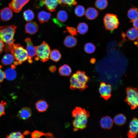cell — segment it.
Listing matches in <instances>:
<instances>
[{
	"instance_id": "13",
	"label": "cell",
	"mask_w": 138,
	"mask_h": 138,
	"mask_svg": "<svg viewBox=\"0 0 138 138\" xmlns=\"http://www.w3.org/2000/svg\"><path fill=\"white\" fill-rule=\"evenodd\" d=\"M40 3V6L45 5L47 9L51 12L55 11L58 3L61 4L60 0H41Z\"/></svg>"
},
{
	"instance_id": "46",
	"label": "cell",
	"mask_w": 138,
	"mask_h": 138,
	"mask_svg": "<svg viewBox=\"0 0 138 138\" xmlns=\"http://www.w3.org/2000/svg\"></svg>"
},
{
	"instance_id": "31",
	"label": "cell",
	"mask_w": 138,
	"mask_h": 138,
	"mask_svg": "<svg viewBox=\"0 0 138 138\" xmlns=\"http://www.w3.org/2000/svg\"><path fill=\"white\" fill-rule=\"evenodd\" d=\"M78 32L82 34H85L88 30V27L87 24L84 22L79 23L77 27Z\"/></svg>"
},
{
	"instance_id": "22",
	"label": "cell",
	"mask_w": 138,
	"mask_h": 138,
	"mask_svg": "<svg viewBox=\"0 0 138 138\" xmlns=\"http://www.w3.org/2000/svg\"><path fill=\"white\" fill-rule=\"evenodd\" d=\"M59 72L61 76H68L72 72V70L69 65L64 64L60 67Z\"/></svg>"
},
{
	"instance_id": "9",
	"label": "cell",
	"mask_w": 138,
	"mask_h": 138,
	"mask_svg": "<svg viewBox=\"0 0 138 138\" xmlns=\"http://www.w3.org/2000/svg\"><path fill=\"white\" fill-rule=\"evenodd\" d=\"M112 87L109 84H107L104 82L101 83L99 88V92L101 97L107 100L111 96Z\"/></svg>"
},
{
	"instance_id": "14",
	"label": "cell",
	"mask_w": 138,
	"mask_h": 138,
	"mask_svg": "<svg viewBox=\"0 0 138 138\" xmlns=\"http://www.w3.org/2000/svg\"><path fill=\"white\" fill-rule=\"evenodd\" d=\"M38 29V25L36 22L34 21L29 22L25 26V32L29 34H34L37 32Z\"/></svg>"
},
{
	"instance_id": "19",
	"label": "cell",
	"mask_w": 138,
	"mask_h": 138,
	"mask_svg": "<svg viewBox=\"0 0 138 138\" xmlns=\"http://www.w3.org/2000/svg\"><path fill=\"white\" fill-rule=\"evenodd\" d=\"M77 42L76 38L74 36L71 35H68L66 37L64 41V45L69 48H72L75 46Z\"/></svg>"
},
{
	"instance_id": "20",
	"label": "cell",
	"mask_w": 138,
	"mask_h": 138,
	"mask_svg": "<svg viewBox=\"0 0 138 138\" xmlns=\"http://www.w3.org/2000/svg\"><path fill=\"white\" fill-rule=\"evenodd\" d=\"M36 108L38 112H42L47 110L49 105L47 102L43 100L38 101L36 103Z\"/></svg>"
},
{
	"instance_id": "7",
	"label": "cell",
	"mask_w": 138,
	"mask_h": 138,
	"mask_svg": "<svg viewBox=\"0 0 138 138\" xmlns=\"http://www.w3.org/2000/svg\"><path fill=\"white\" fill-rule=\"evenodd\" d=\"M103 21L106 29L111 31L117 29L119 24L117 16L112 14H106L104 17Z\"/></svg>"
},
{
	"instance_id": "39",
	"label": "cell",
	"mask_w": 138,
	"mask_h": 138,
	"mask_svg": "<svg viewBox=\"0 0 138 138\" xmlns=\"http://www.w3.org/2000/svg\"><path fill=\"white\" fill-rule=\"evenodd\" d=\"M5 78V72L0 68V83L2 82Z\"/></svg>"
},
{
	"instance_id": "25",
	"label": "cell",
	"mask_w": 138,
	"mask_h": 138,
	"mask_svg": "<svg viewBox=\"0 0 138 138\" xmlns=\"http://www.w3.org/2000/svg\"><path fill=\"white\" fill-rule=\"evenodd\" d=\"M14 59L15 58L12 54H7L3 57L1 60V63L5 65H10L13 62Z\"/></svg>"
},
{
	"instance_id": "42",
	"label": "cell",
	"mask_w": 138,
	"mask_h": 138,
	"mask_svg": "<svg viewBox=\"0 0 138 138\" xmlns=\"http://www.w3.org/2000/svg\"><path fill=\"white\" fill-rule=\"evenodd\" d=\"M4 46V43L0 40V54L3 51Z\"/></svg>"
},
{
	"instance_id": "11",
	"label": "cell",
	"mask_w": 138,
	"mask_h": 138,
	"mask_svg": "<svg viewBox=\"0 0 138 138\" xmlns=\"http://www.w3.org/2000/svg\"><path fill=\"white\" fill-rule=\"evenodd\" d=\"M138 119L135 117L130 122L129 130L127 134L128 137L130 138H135L138 133Z\"/></svg>"
},
{
	"instance_id": "26",
	"label": "cell",
	"mask_w": 138,
	"mask_h": 138,
	"mask_svg": "<svg viewBox=\"0 0 138 138\" xmlns=\"http://www.w3.org/2000/svg\"><path fill=\"white\" fill-rule=\"evenodd\" d=\"M126 118L123 114H119L116 115L114 118L113 121L117 125H121L126 122Z\"/></svg>"
},
{
	"instance_id": "34",
	"label": "cell",
	"mask_w": 138,
	"mask_h": 138,
	"mask_svg": "<svg viewBox=\"0 0 138 138\" xmlns=\"http://www.w3.org/2000/svg\"><path fill=\"white\" fill-rule=\"evenodd\" d=\"M75 15L78 17H81L85 14V10L84 7L81 5L77 6L74 9Z\"/></svg>"
},
{
	"instance_id": "23",
	"label": "cell",
	"mask_w": 138,
	"mask_h": 138,
	"mask_svg": "<svg viewBox=\"0 0 138 138\" xmlns=\"http://www.w3.org/2000/svg\"><path fill=\"white\" fill-rule=\"evenodd\" d=\"M126 36L128 39L130 40H136L138 37L137 29L133 27L129 29L126 33Z\"/></svg>"
},
{
	"instance_id": "43",
	"label": "cell",
	"mask_w": 138,
	"mask_h": 138,
	"mask_svg": "<svg viewBox=\"0 0 138 138\" xmlns=\"http://www.w3.org/2000/svg\"><path fill=\"white\" fill-rule=\"evenodd\" d=\"M30 133H29V132L28 131H26L24 133V134H25V135H28V134H29Z\"/></svg>"
},
{
	"instance_id": "38",
	"label": "cell",
	"mask_w": 138,
	"mask_h": 138,
	"mask_svg": "<svg viewBox=\"0 0 138 138\" xmlns=\"http://www.w3.org/2000/svg\"><path fill=\"white\" fill-rule=\"evenodd\" d=\"M66 29L68 32L71 34V36L77 35V30L75 28L67 26Z\"/></svg>"
},
{
	"instance_id": "21",
	"label": "cell",
	"mask_w": 138,
	"mask_h": 138,
	"mask_svg": "<svg viewBox=\"0 0 138 138\" xmlns=\"http://www.w3.org/2000/svg\"><path fill=\"white\" fill-rule=\"evenodd\" d=\"M51 16L50 13L42 11L39 13L38 17L40 22L41 24H43L48 21L50 19Z\"/></svg>"
},
{
	"instance_id": "33",
	"label": "cell",
	"mask_w": 138,
	"mask_h": 138,
	"mask_svg": "<svg viewBox=\"0 0 138 138\" xmlns=\"http://www.w3.org/2000/svg\"><path fill=\"white\" fill-rule=\"evenodd\" d=\"M95 49V45L92 43L90 42L86 43L84 47L85 52L88 54L92 53L94 52Z\"/></svg>"
},
{
	"instance_id": "24",
	"label": "cell",
	"mask_w": 138,
	"mask_h": 138,
	"mask_svg": "<svg viewBox=\"0 0 138 138\" xmlns=\"http://www.w3.org/2000/svg\"><path fill=\"white\" fill-rule=\"evenodd\" d=\"M15 68L12 66L10 68L7 69L5 72V78L9 80H12L16 78V73L14 70Z\"/></svg>"
},
{
	"instance_id": "37",
	"label": "cell",
	"mask_w": 138,
	"mask_h": 138,
	"mask_svg": "<svg viewBox=\"0 0 138 138\" xmlns=\"http://www.w3.org/2000/svg\"><path fill=\"white\" fill-rule=\"evenodd\" d=\"M6 104V102L3 100L0 102V117L5 115L4 106Z\"/></svg>"
},
{
	"instance_id": "47",
	"label": "cell",
	"mask_w": 138,
	"mask_h": 138,
	"mask_svg": "<svg viewBox=\"0 0 138 138\" xmlns=\"http://www.w3.org/2000/svg\"></svg>"
},
{
	"instance_id": "32",
	"label": "cell",
	"mask_w": 138,
	"mask_h": 138,
	"mask_svg": "<svg viewBox=\"0 0 138 138\" xmlns=\"http://www.w3.org/2000/svg\"><path fill=\"white\" fill-rule=\"evenodd\" d=\"M24 18L27 21L32 20L34 17V14L33 11L28 9L25 11L23 14Z\"/></svg>"
},
{
	"instance_id": "44",
	"label": "cell",
	"mask_w": 138,
	"mask_h": 138,
	"mask_svg": "<svg viewBox=\"0 0 138 138\" xmlns=\"http://www.w3.org/2000/svg\"><path fill=\"white\" fill-rule=\"evenodd\" d=\"M95 62V59H94V60H92V59H91L90 60V62L92 63H94Z\"/></svg>"
},
{
	"instance_id": "45",
	"label": "cell",
	"mask_w": 138,
	"mask_h": 138,
	"mask_svg": "<svg viewBox=\"0 0 138 138\" xmlns=\"http://www.w3.org/2000/svg\"></svg>"
},
{
	"instance_id": "10",
	"label": "cell",
	"mask_w": 138,
	"mask_h": 138,
	"mask_svg": "<svg viewBox=\"0 0 138 138\" xmlns=\"http://www.w3.org/2000/svg\"><path fill=\"white\" fill-rule=\"evenodd\" d=\"M30 0H12L9 4V6L14 12L18 13L21 10L22 8Z\"/></svg>"
},
{
	"instance_id": "5",
	"label": "cell",
	"mask_w": 138,
	"mask_h": 138,
	"mask_svg": "<svg viewBox=\"0 0 138 138\" xmlns=\"http://www.w3.org/2000/svg\"><path fill=\"white\" fill-rule=\"evenodd\" d=\"M36 49V61L40 60L43 62L48 61L51 52L50 48L48 43L43 41L39 45L35 46Z\"/></svg>"
},
{
	"instance_id": "36",
	"label": "cell",
	"mask_w": 138,
	"mask_h": 138,
	"mask_svg": "<svg viewBox=\"0 0 138 138\" xmlns=\"http://www.w3.org/2000/svg\"><path fill=\"white\" fill-rule=\"evenodd\" d=\"M61 4H63L64 5H67L71 6L72 5H76L77 2L75 0H60Z\"/></svg>"
},
{
	"instance_id": "12",
	"label": "cell",
	"mask_w": 138,
	"mask_h": 138,
	"mask_svg": "<svg viewBox=\"0 0 138 138\" xmlns=\"http://www.w3.org/2000/svg\"><path fill=\"white\" fill-rule=\"evenodd\" d=\"M67 18L68 15L66 12L64 10H61L57 13L56 18H53L52 20L54 23L61 27L63 26Z\"/></svg>"
},
{
	"instance_id": "29",
	"label": "cell",
	"mask_w": 138,
	"mask_h": 138,
	"mask_svg": "<svg viewBox=\"0 0 138 138\" xmlns=\"http://www.w3.org/2000/svg\"><path fill=\"white\" fill-rule=\"evenodd\" d=\"M127 15L131 21L137 19L138 13L137 9L135 7L131 8L128 11Z\"/></svg>"
},
{
	"instance_id": "28",
	"label": "cell",
	"mask_w": 138,
	"mask_h": 138,
	"mask_svg": "<svg viewBox=\"0 0 138 138\" xmlns=\"http://www.w3.org/2000/svg\"><path fill=\"white\" fill-rule=\"evenodd\" d=\"M31 137L32 138H39L42 136H45L46 137H54L53 134L50 133H45L36 130L31 133Z\"/></svg>"
},
{
	"instance_id": "2",
	"label": "cell",
	"mask_w": 138,
	"mask_h": 138,
	"mask_svg": "<svg viewBox=\"0 0 138 138\" xmlns=\"http://www.w3.org/2000/svg\"><path fill=\"white\" fill-rule=\"evenodd\" d=\"M90 79L84 71L78 70L70 78V89L74 90L78 89L80 91L84 90L88 87L87 83Z\"/></svg>"
},
{
	"instance_id": "30",
	"label": "cell",
	"mask_w": 138,
	"mask_h": 138,
	"mask_svg": "<svg viewBox=\"0 0 138 138\" xmlns=\"http://www.w3.org/2000/svg\"><path fill=\"white\" fill-rule=\"evenodd\" d=\"M108 5L107 0H96L95 5L98 9L102 10L106 8Z\"/></svg>"
},
{
	"instance_id": "3",
	"label": "cell",
	"mask_w": 138,
	"mask_h": 138,
	"mask_svg": "<svg viewBox=\"0 0 138 138\" xmlns=\"http://www.w3.org/2000/svg\"><path fill=\"white\" fill-rule=\"evenodd\" d=\"M7 45L6 50L10 51L16 60L14 62V65L21 64L27 59V51L20 44L13 43Z\"/></svg>"
},
{
	"instance_id": "40",
	"label": "cell",
	"mask_w": 138,
	"mask_h": 138,
	"mask_svg": "<svg viewBox=\"0 0 138 138\" xmlns=\"http://www.w3.org/2000/svg\"><path fill=\"white\" fill-rule=\"evenodd\" d=\"M56 67L54 65L51 66L49 68V70L52 73L56 71Z\"/></svg>"
},
{
	"instance_id": "15",
	"label": "cell",
	"mask_w": 138,
	"mask_h": 138,
	"mask_svg": "<svg viewBox=\"0 0 138 138\" xmlns=\"http://www.w3.org/2000/svg\"><path fill=\"white\" fill-rule=\"evenodd\" d=\"M0 15L2 20L7 21L9 20L12 18L13 13L10 8L6 7L1 10Z\"/></svg>"
},
{
	"instance_id": "27",
	"label": "cell",
	"mask_w": 138,
	"mask_h": 138,
	"mask_svg": "<svg viewBox=\"0 0 138 138\" xmlns=\"http://www.w3.org/2000/svg\"><path fill=\"white\" fill-rule=\"evenodd\" d=\"M49 57L52 61L57 62L60 60L61 57V55L58 50L54 49L51 51Z\"/></svg>"
},
{
	"instance_id": "17",
	"label": "cell",
	"mask_w": 138,
	"mask_h": 138,
	"mask_svg": "<svg viewBox=\"0 0 138 138\" xmlns=\"http://www.w3.org/2000/svg\"><path fill=\"white\" fill-rule=\"evenodd\" d=\"M32 114V111L30 108L24 107L22 108L18 112L17 117L20 119L26 120L29 118Z\"/></svg>"
},
{
	"instance_id": "1",
	"label": "cell",
	"mask_w": 138,
	"mask_h": 138,
	"mask_svg": "<svg viewBox=\"0 0 138 138\" xmlns=\"http://www.w3.org/2000/svg\"><path fill=\"white\" fill-rule=\"evenodd\" d=\"M72 114L74 118L73 122L74 131L82 130L86 127L89 116V112L81 107H76L73 110Z\"/></svg>"
},
{
	"instance_id": "18",
	"label": "cell",
	"mask_w": 138,
	"mask_h": 138,
	"mask_svg": "<svg viewBox=\"0 0 138 138\" xmlns=\"http://www.w3.org/2000/svg\"><path fill=\"white\" fill-rule=\"evenodd\" d=\"M98 11L95 8L90 7L86 10L85 12V15L88 19L93 20L96 19L98 15Z\"/></svg>"
},
{
	"instance_id": "8",
	"label": "cell",
	"mask_w": 138,
	"mask_h": 138,
	"mask_svg": "<svg viewBox=\"0 0 138 138\" xmlns=\"http://www.w3.org/2000/svg\"><path fill=\"white\" fill-rule=\"evenodd\" d=\"M25 41L26 44V50L28 55L27 60L29 63H31L33 62V58L36 55V48L30 38H26Z\"/></svg>"
},
{
	"instance_id": "35",
	"label": "cell",
	"mask_w": 138,
	"mask_h": 138,
	"mask_svg": "<svg viewBox=\"0 0 138 138\" xmlns=\"http://www.w3.org/2000/svg\"><path fill=\"white\" fill-rule=\"evenodd\" d=\"M24 135L20 132H13L7 136V138H24Z\"/></svg>"
},
{
	"instance_id": "16",
	"label": "cell",
	"mask_w": 138,
	"mask_h": 138,
	"mask_svg": "<svg viewBox=\"0 0 138 138\" xmlns=\"http://www.w3.org/2000/svg\"><path fill=\"white\" fill-rule=\"evenodd\" d=\"M113 121L109 116H106L101 118L100 121L101 127L104 129H110L113 126Z\"/></svg>"
},
{
	"instance_id": "41",
	"label": "cell",
	"mask_w": 138,
	"mask_h": 138,
	"mask_svg": "<svg viewBox=\"0 0 138 138\" xmlns=\"http://www.w3.org/2000/svg\"><path fill=\"white\" fill-rule=\"evenodd\" d=\"M132 21L134 27L136 29H138V18Z\"/></svg>"
},
{
	"instance_id": "4",
	"label": "cell",
	"mask_w": 138,
	"mask_h": 138,
	"mask_svg": "<svg viewBox=\"0 0 138 138\" xmlns=\"http://www.w3.org/2000/svg\"><path fill=\"white\" fill-rule=\"evenodd\" d=\"M17 26L14 25L0 27V40L8 45L14 43Z\"/></svg>"
},
{
	"instance_id": "6",
	"label": "cell",
	"mask_w": 138,
	"mask_h": 138,
	"mask_svg": "<svg viewBox=\"0 0 138 138\" xmlns=\"http://www.w3.org/2000/svg\"><path fill=\"white\" fill-rule=\"evenodd\" d=\"M127 96L125 101L131 106L132 109H136L138 104L137 89L135 88L128 87L126 88Z\"/></svg>"
}]
</instances>
